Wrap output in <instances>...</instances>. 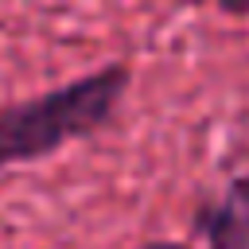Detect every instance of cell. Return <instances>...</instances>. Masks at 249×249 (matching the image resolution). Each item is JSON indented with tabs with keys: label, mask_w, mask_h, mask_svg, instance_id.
Here are the masks:
<instances>
[{
	"label": "cell",
	"mask_w": 249,
	"mask_h": 249,
	"mask_svg": "<svg viewBox=\"0 0 249 249\" xmlns=\"http://www.w3.org/2000/svg\"><path fill=\"white\" fill-rule=\"evenodd\" d=\"M124 86H128V70L105 66L70 86L0 109V167L43 160L62 144L97 132L117 113Z\"/></svg>",
	"instance_id": "cell-1"
},
{
	"label": "cell",
	"mask_w": 249,
	"mask_h": 249,
	"mask_svg": "<svg viewBox=\"0 0 249 249\" xmlns=\"http://www.w3.org/2000/svg\"><path fill=\"white\" fill-rule=\"evenodd\" d=\"M195 226L210 249H249V175H237L218 202L202 206Z\"/></svg>",
	"instance_id": "cell-2"
},
{
	"label": "cell",
	"mask_w": 249,
	"mask_h": 249,
	"mask_svg": "<svg viewBox=\"0 0 249 249\" xmlns=\"http://www.w3.org/2000/svg\"><path fill=\"white\" fill-rule=\"evenodd\" d=\"M222 8L233 12V16H241V12H249V0H222Z\"/></svg>",
	"instance_id": "cell-3"
},
{
	"label": "cell",
	"mask_w": 249,
	"mask_h": 249,
	"mask_svg": "<svg viewBox=\"0 0 249 249\" xmlns=\"http://www.w3.org/2000/svg\"><path fill=\"white\" fill-rule=\"evenodd\" d=\"M140 249H187V245H179V241H148Z\"/></svg>",
	"instance_id": "cell-4"
}]
</instances>
